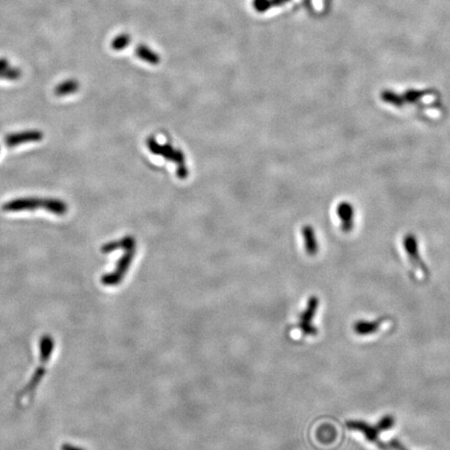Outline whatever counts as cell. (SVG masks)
Masks as SVG:
<instances>
[{
    "label": "cell",
    "instance_id": "277c9868",
    "mask_svg": "<svg viewBox=\"0 0 450 450\" xmlns=\"http://www.w3.org/2000/svg\"><path fill=\"white\" fill-rule=\"evenodd\" d=\"M44 198L38 197H23L10 200L3 205V209L9 213H18L24 210H35L43 208Z\"/></svg>",
    "mask_w": 450,
    "mask_h": 450
},
{
    "label": "cell",
    "instance_id": "5bb4252c",
    "mask_svg": "<svg viewBox=\"0 0 450 450\" xmlns=\"http://www.w3.org/2000/svg\"><path fill=\"white\" fill-rule=\"evenodd\" d=\"M21 77V70L13 66L7 68L0 72V79H7V81H17Z\"/></svg>",
    "mask_w": 450,
    "mask_h": 450
},
{
    "label": "cell",
    "instance_id": "ba28073f",
    "mask_svg": "<svg viewBox=\"0 0 450 450\" xmlns=\"http://www.w3.org/2000/svg\"><path fill=\"white\" fill-rule=\"evenodd\" d=\"M43 208L57 216H63L68 211V205L63 200L57 198H44Z\"/></svg>",
    "mask_w": 450,
    "mask_h": 450
},
{
    "label": "cell",
    "instance_id": "4fadbf2b",
    "mask_svg": "<svg viewBox=\"0 0 450 450\" xmlns=\"http://www.w3.org/2000/svg\"><path fill=\"white\" fill-rule=\"evenodd\" d=\"M378 322H368V321H358L354 324V331L358 335H370L378 329Z\"/></svg>",
    "mask_w": 450,
    "mask_h": 450
},
{
    "label": "cell",
    "instance_id": "9c48e42d",
    "mask_svg": "<svg viewBox=\"0 0 450 450\" xmlns=\"http://www.w3.org/2000/svg\"><path fill=\"white\" fill-rule=\"evenodd\" d=\"M132 247H136L135 239L131 236H125L119 241H113V242L104 244L101 248V251L103 253H110V252H113L119 248H123L124 250H126V249L132 248Z\"/></svg>",
    "mask_w": 450,
    "mask_h": 450
},
{
    "label": "cell",
    "instance_id": "6da1fadb",
    "mask_svg": "<svg viewBox=\"0 0 450 450\" xmlns=\"http://www.w3.org/2000/svg\"><path fill=\"white\" fill-rule=\"evenodd\" d=\"M147 146L149 150L154 154H160L166 157V160L172 161L177 164V175L179 178H186L188 176V170L184 165V155L181 151L173 149L169 144L160 145L153 138L147 139Z\"/></svg>",
    "mask_w": 450,
    "mask_h": 450
},
{
    "label": "cell",
    "instance_id": "8992f818",
    "mask_svg": "<svg viewBox=\"0 0 450 450\" xmlns=\"http://www.w3.org/2000/svg\"><path fill=\"white\" fill-rule=\"evenodd\" d=\"M338 216L342 221V228L344 231H348L352 228L353 209L352 206L346 202H343L338 206Z\"/></svg>",
    "mask_w": 450,
    "mask_h": 450
},
{
    "label": "cell",
    "instance_id": "30bf717a",
    "mask_svg": "<svg viewBox=\"0 0 450 450\" xmlns=\"http://www.w3.org/2000/svg\"><path fill=\"white\" fill-rule=\"evenodd\" d=\"M79 84L75 79H67V81L62 82L55 88V94L56 96L63 97L68 96L71 94H74L78 91Z\"/></svg>",
    "mask_w": 450,
    "mask_h": 450
},
{
    "label": "cell",
    "instance_id": "7c38bea8",
    "mask_svg": "<svg viewBox=\"0 0 450 450\" xmlns=\"http://www.w3.org/2000/svg\"><path fill=\"white\" fill-rule=\"evenodd\" d=\"M136 54L141 60H143L149 64H152V65H156L161 61L160 56H157L155 52H153L150 48H148L145 45L138 46L137 50H136Z\"/></svg>",
    "mask_w": 450,
    "mask_h": 450
},
{
    "label": "cell",
    "instance_id": "2e32d148",
    "mask_svg": "<svg viewBox=\"0 0 450 450\" xmlns=\"http://www.w3.org/2000/svg\"><path fill=\"white\" fill-rule=\"evenodd\" d=\"M394 424V419L391 416H386L383 419H381V421L378 422V424L376 425L377 431H387L389 429H391Z\"/></svg>",
    "mask_w": 450,
    "mask_h": 450
},
{
    "label": "cell",
    "instance_id": "3957f363",
    "mask_svg": "<svg viewBox=\"0 0 450 450\" xmlns=\"http://www.w3.org/2000/svg\"><path fill=\"white\" fill-rule=\"evenodd\" d=\"M318 306H319V299L316 296H312L307 301L305 310L300 315L298 327L305 336H316L317 333H318V329L314 327L312 324L314 316L317 310H318Z\"/></svg>",
    "mask_w": 450,
    "mask_h": 450
},
{
    "label": "cell",
    "instance_id": "7a4b0ae2",
    "mask_svg": "<svg viewBox=\"0 0 450 450\" xmlns=\"http://www.w3.org/2000/svg\"><path fill=\"white\" fill-rule=\"evenodd\" d=\"M135 253H136V247L126 249L125 253L119 259L116 269L110 274H105L102 277V282L107 286L118 285L124 277L125 273L127 272L132 259H134Z\"/></svg>",
    "mask_w": 450,
    "mask_h": 450
},
{
    "label": "cell",
    "instance_id": "e0dca14e",
    "mask_svg": "<svg viewBox=\"0 0 450 450\" xmlns=\"http://www.w3.org/2000/svg\"><path fill=\"white\" fill-rule=\"evenodd\" d=\"M271 0H254V8L258 12H265L271 8Z\"/></svg>",
    "mask_w": 450,
    "mask_h": 450
},
{
    "label": "cell",
    "instance_id": "5b68a950",
    "mask_svg": "<svg viewBox=\"0 0 450 450\" xmlns=\"http://www.w3.org/2000/svg\"><path fill=\"white\" fill-rule=\"evenodd\" d=\"M44 138L43 132L37 129L24 130L20 132H13L5 138V144L8 147H16L22 144L39 142Z\"/></svg>",
    "mask_w": 450,
    "mask_h": 450
},
{
    "label": "cell",
    "instance_id": "9a60e30c",
    "mask_svg": "<svg viewBox=\"0 0 450 450\" xmlns=\"http://www.w3.org/2000/svg\"><path fill=\"white\" fill-rule=\"evenodd\" d=\"M129 42H130V38H129V36L126 35V34H123V35H120V36L116 37V38L113 40V42H112V47H113L115 50L120 51V50L124 49L125 47H127V46L129 45Z\"/></svg>",
    "mask_w": 450,
    "mask_h": 450
},
{
    "label": "cell",
    "instance_id": "52a82bcc",
    "mask_svg": "<svg viewBox=\"0 0 450 450\" xmlns=\"http://www.w3.org/2000/svg\"><path fill=\"white\" fill-rule=\"evenodd\" d=\"M347 428L350 429V430L360 431V432L364 433L365 437L368 440H370V441H377V437H378L377 429L366 424L365 422H362V421H348L347 422Z\"/></svg>",
    "mask_w": 450,
    "mask_h": 450
},
{
    "label": "cell",
    "instance_id": "ac0fdd59",
    "mask_svg": "<svg viewBox=\"0 0 450 450\" xmlns=\"http://www.w3.org/2000/svg\"><path fill=\"white\" fill-rule=\"evenodd\" d=\"M287 2H289V0H271V3H272V6H279V5H282V4H285V3H287Z\"/></svg>",
    "mask_w": 450,
    "mask_h": 450
},
{
    "label": "cell",
    "instance_id": "8fae6325",
    "mask_svg": "<svg viewBox=\"0 0 450 450\" xmlns=\"http://www.w3.org/2000/svg\"><path fill=\"white\" fill-rule=\"evenodd\" d=\"M303 238H304V245L305 250L310 255H314L318 252V243L316 242V238L314 230L311 226L303 227Z\"/></svg>",
    "mask_w": 450,
    "mask_h": 450
}]
</instances>
